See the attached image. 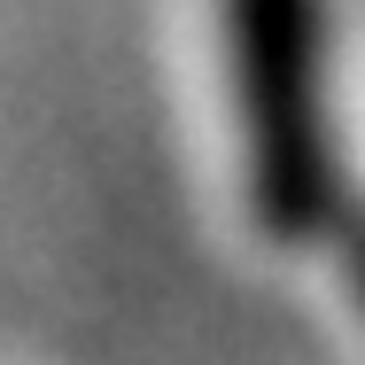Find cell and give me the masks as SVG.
<instances>
[{"label": "cell", "mask_w": 365, "mask_h": 365, "mask_svg": "<svg viewBox=\"0 0 365 365\" xmlns=\"http://www.w3.org/2000/svg\"><path fill=\"white\" fill-rule=\"evenodd\" d=\"M327 241L342 249V280H350V303H358V319H365V202H350Z\"/></svg>", "instance_id": "7a4b0ae2"}, {"label": "cell", "mask_w": 365, "mask_h": 365, "mask_svg": "<svg viewBox=\"0 0 365 365\" xmlns=\"http://www.w3.org/2000/svg\"><path fill=\"white\" fill-rule=\"evenodd\" d=\"M241 195L264 241L319 249L350 210L334 109V0H218Z\"/></svg>", "instance_id": "6da1fadb"}]
</instances>
